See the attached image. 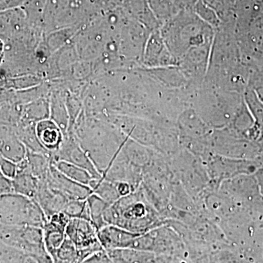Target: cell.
Listing matches in <instances>:
<instances>
[{
    "label": "cell",
    "mask_w": 263,
    "mask_h": 263,
    "mask_svg": "<svg viewBox=\"0 0 263 263\" xmlns=\"http://www.w3.org/2000/svg\"><path fill=\"white\" fill-rule=\"evenodd\" d=\"M46 183L50 188L68 200H86L92 194L91 188L72 181L59 171L52 162Z\"/></svg>",
    "instance_id": "5"
},
{
    "label": "cell",
    "mask_w": 263,
    "mask_h": 263,
    "mask_svg": "<svg viewBox=\"0 0 263 263\" xmlns=\"http://www.w3.org/2000/svg\"><path fill=\"white\" fill-rule=\"evenodd\" d=\"M36 135L40 143L49 153L51 157L62 146L61 129L54 122L44 120L38 123L36 127Z\"/></svg>",
    "instance_id": "9"
},
{
    "label": "cell",
    "mask_w": 263,
    "mask_h": 263,
    "mask_svg": "<svg viewBox=\"0 0 263 263\" xmlns=\"http://www.w3.org/2000/svg\"><path fill=\"white\" fill-rule=\"evenodd\" d=\"M12 181L13 193L34 199L39 190L41 181L29 173H17Z\"/></svg>",
    "instance_id": "10"
},
{
    "label": "cell",
    "mask_w": 263,
    "mask_h": 263,
    "mask_svg": "<svg viewBox=\"0 0 263 263\" xmlns=\"http://www.w3.org/2000/svg\"><path fill=\"white\" fill-rule=\"evenodd\" d=\"M62 213L70 219L79 218L91 221V216L86 200H68L64 207Z\"/></svg>",
    "instance_id": "16"
},
{
    "label": "cell",
    "mask_w": 263,
    "mask_h": 263,
    "mask_svg": "<svg viewBox=\"0 0 263 263\" xmlns=\"http://www.w3.org/2000/svg\"><path fill=\"white\" fill-rule=\"evenodd\" d=\"M33 200L41 206L48 220L53 214L62 212L68 199L50 188L46 181H41L37 195Z\"/></svg>",
    "instance_id": "8"
},
{
    "label": "cell",
    "mask_w": 263,
    "mask_h": 263,
    "mask_svg": "<svg viewBox=\"0 0 263 263\" xmlns=\"http://www.w3.org/2000/svg\"><path fill=\"white\" fill-rule=\"evenodd\" d=\"M0 240L5 245L37 258H51L45 248L42 228L0 226Z\"/></svg>",
    "instance_id": "3"
},
{
    "label": "cell",
    "mask_w": 263,
    "mask_h": 263,
    "mask_svg": "<svg viewBox=\"0 0 263 263\" xmlns=\"http://www.w3.org/2000/svg\"><path fill=\"white\" fill-rule=\"evenodd\" d=\"M12 193H13V190L11 180L0 173V196Z\"/></svg>",
    "instance_id": "18"
},
{
    "label": "cell",
    "mask_w": 263,
    "mask_h": 263,
    "mask_svg": "<svg viewBox=\"0 0 263 263\" xmlns=\"http://www.w3.org/2000/svg\"><path fill=\"white\" fill-rule=\"evenodd\" d=\"M43 233L45 248L51 257L65 239V229L47 220L43 227Z\"/></svg>",
    "instance_id": "11"
},
{
    "label": "cell",
    "mask_w": 263,
    "mask_h": 263,
    "mask_svg": "<svg viewBox=\"0 0 263 263\" xmlns=\"http://www.w3.org/2000/svg\"><path fill=\"white\" fill-rule=\"evenodd\" d=\"M98 239L104 250L129 249L136 233H131L119 227L107 226L98 231Z\"/></svg>",
    "instance_id": "7"
},
{
    "label": "cell",
    "mask_w": 263,
    "mask_h": 263,
    "mask_svg": "<svg viewBox=\"0 0 263 263\" xmlns=\"http://www.w3.org/2000/svg\"><path fill=\"white\" fill-rule=\"evenodd\" d=\"M86 201L89 206L91 222L99 231L104 227L107 226L104 221L103 215L109 205L93 193L86 199Z\"/></svg>",
    "instance_id": "15"
},
{
    "label": "cell",
    "mask_w": 263,
    "mask_h": 263,
    "mask_svg": "<svg viewBox=\"0 0 263 263\" xmlns=\"http://www.w3.org/2000/svg\"><path fill=\"white\" fill-rule=\"evenodd\" d=\"M106 226L119 227L136 234H143L153 226V214L142 200L141 194L122 197L104 213Z\"/></svg>",
    "instance_id": "1"
},
{
    "label": "cell",
    "mask_w": 263,
    "mask_h": 263,
    "mask_svg": "<svg viewBox=\"0 0 263 263\" xmlns=\"http://www.w3.org/2000/svg\"><path fill=\"white\" fill-rule=\"evenodd\" d=\"M0 263H46L41 259L5 245L0 240Z\"/></svg>",
    "instance_id": "13"
},
{
    "label": "cell",
    "mask_w": 263,
    "mask_h": 263,
    "mask_svg": "<svg viewBox=\"0 0 263 263\" xmlns=\"http://www.w3.org/2000/svg\"><path fill=\"white\" fill-rule=\"evenodd\" d=\"M98 233V229L91 221L79 218L70 219L65 230L66 237L76 245L82 262L90 256L104 250Z\"/></svg>",
    "instance_id": "4"
},
{
    "label": "cell",
    "mask_w": 263,
    "mask_h": 263,
    "mask_svg": "<svg viewBox=\"0 0 263 263\" xmlns=\"http://www.w3.org/2000/svg\"><path fill=\"white\" fill-rule=\"evenodd\" d=\"M53 263H81L80 254L76 245L66 237L62 245L51 257Z\"/></svg>",
    "instance_id": "14"
},
{
    "label": "cell",
    "mask_w": 263,
    "mask_h": 263,
    "mask_svg": "<svg viewBox=\"0 0 263 263\" xmlns=\"http://www.w3.org/2000/svg\"><path fill=\"white\" fill-rule=\"evenodd\" d=\"M51 160L65 161L86 170L95 179H100L102 178L101 174L90 160L86 152L80 145L76 144L74 142L65 146H60V149L54 155H52Z\"/></svg>",
    "instance_id": "6"
},
{
    "label": "cell",
    "mask_w": 263,
    "mask_h": 263,
    "mask_svg": "<svg viewBox=\"0 0 263 263\" xmlns=\"http://www.w3.org/2000/svg\"><path fill=\"white\" fill-rule=\"evenodd\" d=\"M47 218L33 199L14 193L0 196V226L43 228Z\"/></svg>",
    "instance_id": "2"
},
{
    "label": "cell",
    "mask_w": 263,
    "mask_h": 263,
    "mask_svg": "<svg viewBox=\"0 0 263 263\" xmlns=\"http://www.w3.org/2000/svg\"><path fill=\"white\" fill-rule=\"evenodd\" d=\"M51 162L62 174L65 175L72 181L81 184L89 187V185L92 182L93 180L95 179L89 171L75 164L69 163L65 161L51 160Z\"/></svg>",
    "instance_id": "12"
},
{
    "label": "cell",
    "mask_w": 263,
    "mask_h": 263,
    "mask_svg": "<svg viewBox=\"0 0 263 263\" xmlns=\"http://www.w3.org/2000/svg\"><path fill=\"white\" fill-rule=\"evenodd\" d=\"M0 173L10 180L17 174V164L0 156Z\"/></svg>",
    "instance_id": "17"
}]
</instances>
